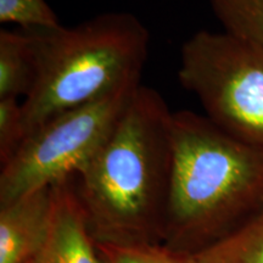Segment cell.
Instances as JSON below:
<instances>
[{
	"instance_id": "obj_1",
	"label": "cell",
	"mask_w": 263,
	"mask_h": 263,
	"mask_svg": "<svg viewBox=\"0 0 263 263\" xmlns=\"http://www.w3.org/2000/svg\"><path fill=\"white\" fill-rule=\"evenodd\" d=\"M172 116L162 95L140 84L104 146L74 176L97 242H162Z\"/></svg>"
},
{
	"instance_id": "obj_2",
	"label": "cell",
	"mask_w": 263,
	"mask_h": 263,
	"mask_svg": "<svg viewBox=\"0 0 263 263\" xmlns=\"http://www.w3.org/2000/svg\"><path fill=\"white\" fill-rule=\"evenodd\" d=\"M263 210V151L205 115L173 112L172 166L162 244L197 255Z\"/></svg>"
},
{
	"instance_id": "obj_3",
	"label": "cell",
	"mask_w": 263,
	"mask_h": 263,
	"mask_svg": "<svg viewBox=\"0 0 263 263\" xmlns=\"http://www.w3.org/2000/svg\"><path fill=\"white\" fill-rule=\"evenodd\" d=\"M24 31L37 68L22 103L25 138L59 114L141 83L150 33L133 14L106 12L71 27Z\"/></svg>"
},
{
	"instance_id": "obj_4",
	"label": "cell",
	"mask_w": 263,
	"mask_h": 263,
	"mask_svg": "<svg viewBox=\"0 0 263 263\" xmlns=\"http://www.w3.org/2000/svg\"><path fill=\"white\" fill-rule=\"evenodd\" d=\"M177 74L215 126L263 151V47L203 29L183 43Z\"/></svg>"
},
{
	"instance_id": "obj_5",
	"label": "cell",
	"mask_w": 263,
	"mask_h": 263,
	"mask_svg": "<svg viewBox=\"0 0 263 263\" xmlns=\"http://www.w3.org/2000/svg\"><path fill=\"white\" fill-rule=\"evenodd\" d=\"M140 84L59 114L27 134L2 164L0 205L81 173L112 134Z\"/></svg>"
},
{
	"instance_id": "obj_6",
	"label": "cell",
	"mask_w": 263,
	"mask_h": 263,
	"mask_svg": "<svg viewBox=\"0 0 263 263\" xmlns=\"http://www.w3.org/2000/svg\"><path fill=\"white\" fill-rule=\"evenodd\" d=\"M31 263H105L88 226L74 177L52 185L50 229Z\"/></svg>"
},
{
	"instance_id": "obj_7",
	"label": "cell",
	"mask_w": 263,
	"mask_h": 263,
	"mask_svg": "<svg viewBox=\"0 0 263 263\" xmlns=\"http://www.w3.org/2000/svg\"><path fill=\"white\" fill-rule=\"evenodd\" d=\"M52 186L0 205V263H31L47 241Z\"/></svg>"
},
{
	"instance_id": "obj_8",
	"label": "cell",
	"mask_w": 263,
	"mask_h": 263,
	"mask_svg": "<svg viewBox=\"0 0 263 263\" xmlns=\"http://www.w3.org/2000/svg\"><path fill=\"white\" fill-rule=\"evenodd\" d=\"M35 59L28 33L0 31V99L27 98L35 82Z\"/></svg>"
},
{
	"instance_id": "obj_9",
	"label": "cell",
	"mask_w": 263,
	"mask_h": 263,
	"mask_svg": "<svg viewBox=\"0 0 263 263\" xmlns=\"http://www.w3.org/2000/svg\"><path fill=\"white\" fill-rule=\"evenodd\" d=\"M195 256L200 263H263V210L228 238Z\"/></svg>"
},
{
	"instance_id": "obj_10",
	"label": "cell",
	"mask_w": 263,
	"mask_h": 263,
	"mask_svg": "<svg viewBox=\"0 0 263 263\" xmlns=\"http://www.w3.org/2000/svg\"><path fill=\"white\" fill-rule=\"evenodd\" d=\"M223 31L263 47V0H209Z\"/></svg>"
},
{
	"instance_id": "obj_11",
	"label": "cell",
	"mask_w": 263,
	"mask_h": 263,
	"mask_svg": "<svg viewBox=\"0 0 263 263\" xmlns=\"http://www.w3.org/2000/svg\"><path fill=\"white\" fill-rule=\"evenodd\" d=\"M97 245L105 263H200L196 256L176 251L162 242Z\"/></svg>"
},
{
	"instance_id": "obj_12",
	"label": "cell",
	"mask_w": 263,
	"mask_h": 263,
	"mask_svg": "<svg viewBox=\"0 0 263 263\" xmlns=\"http://www.w3.org/2000/svg\"><path fill=\"white\" fill-rule=\"evenodd\" d=\"M0 24L35 29L57 27L60 22L45 0H0Z\"/></svg>"
},
{
	"instance_id": "obj_13",
	"label": "cell",
	"mask_w": 263,
	"mask_h": 263,
	"mask_svg": "<svg viewBox=\"0 0 263 263\" xmlns=\"http://www.w3.org/2000/svg\"><path fill=\"white\" fill-rule=\"evenodd\" d=\"M25 139L22 104L18 99H0V163L11 159Z\"/></svg>"
}]
</instances>
